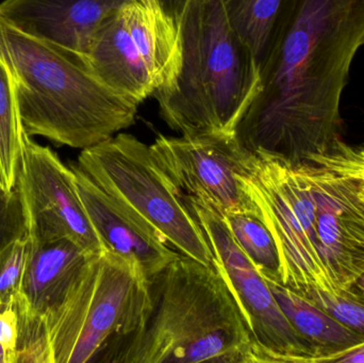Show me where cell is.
I'll use <instances>...</instances> for the list:
<instances>
[{
  "mask_svg": "<svg viewBox=\"0 0 364 363\" xmlns=\"http://www.w3.org/2000/svg\"><path fill=\"white\" fill-rule=\"evenodd\" d=\"M27 136L19 114L14 80L0 55V194L14 191Z\"/></svg>",
  "mask_w": 364,
  "mask_h": 363,
  "instance_id": "18",
  "label": "cell"
},
{
  "mask_svg": "<svg viewBox=\"0 0 364 363\" xmlns=\"http://www.w3.org/2000/svg\"><path fill=\"white\" fill-rule=\"evenodd\" d=\"M311 183L323 260L340 289L364 273V200L359 183L314 164H301Z\"/></svg>",
  "mask_w": 364,
  "mask_h": 363,
  "instance_id": "12",
  "label": "cell"
},
{
  "mask_svg": "<svg viewBox=\"0 0 364 363\" xmlns=\"http://www.w3.org/2000/svg\"><path fill=\"white\" fill-rule=\"evenodd\" d=\"M178 49L176 28L155 9L136 1L102 23L85 65L100 82L139 106L168 80Z\"/></svg>",
  "mask_w": 364,
  "mask_h": 363,
  "instance_id": "8",
  "label": "cell"
},
{
  "mask_svg": "<svg viewBox=\"0 0 364 363\" xmlns=\"http://www.w3.org/2000/svg\"><path fill=\"white\" fill-rule=\"evenodd\" d=\"M240 179L277 245L282 285L340 291L321 254L316 198L301 166L254 155Z\"/></svg>",
  "mask_w": 364,
  "mask_h": 363,
  "instance_id": "7",
  "label": "cell"
},
{
  "mask_svg": "<svg viewBox=\"0 0 364 363\" xmlns=\"http://www.w3.org/2000/svg\"><path fill=\"white\" fill-rule=\"evenodd\" d=\"M309 164L364 185V148L350 146L340 140L328 153L314 156Z\"/></svg>",
  "mask_w": 364,
  "mask_h": 363,
  "instance_id": "22",
  "label": "cell"
},
{
  "mask_svg": "<svg viewBox=\"0 0 364 363\" xmlns=\"http://www.w3.org/2000/svg\"><path fill=\"white\" fill-rule=\"evenodd\" d=\"M90 256L68 240L30 241L27 268L15 303L19 324L16 363L47 362L43 321Z\"/></svg>",
  "mask_w": 364,
  "mask_h": 363,
  "instance_id": "13",
  "label": "cell"
},
{
  "mask_svg": "<svg viewBox=\"0 0 364 363\" xmlns=\"http://www.w3.org/2000/svg\"><path fill=\"white\" fill-rule=\"evenodd\" d=\"M95 362L260 363L247 322L220 269L181 254L145 279L127 330Z\"/></svg>",
  "mask_w": 364,
  "mask_h": 363,
  "instance_id": "2",
  "label": "cell"
},
{
  "mask_svg": "<svg viewBox=\"0 0 364 363\" xmlns=\"http://www.w3.org/2000/svg\"><path fill=\"white\" fill-rule=\"evenodd\" d=\"M342 290H346L353 298H356L359 302L363 303L364 304V273L361 276H359L350 287Z\"/></svg>",
  "mask_w": 364,
  "mask_h": 363,
  "instance_id": "27",
  "label": "cell"
},
{
  "mask_svg": "<svg viewBox=\"0 0 364 363\" xmlns=\"http://www.w3.org/2000/svg\"><path fill=\"white\" fill-rule=\"evenodd\" d=\"M299 293L353 332L364 337V304L353 298L346 290L328 292L310 289Z\"/></svg>",
  "mask_w": 364,
  "mask_h": 363,
  "instance_id": "21",
  "label": "cell"
},
{
  "mask_svg": "<svg viewBox=\"0 0 364 363\" xmlns=\"http://www.w3.org/2000/svg\"><path fill=\"white\" fill-rule=\"evenodd\" d=\"M68 166L83 208L105 251L138 264L146 278L179 255L149 224L94 183L75 162Z\"/></svg>",
  "mask_w": 364,
  "mask_h": 363,
  "instance_id": "15",
  "label": "cell"
},
{
  "mask_svg": "<svg viewBox=\"0 0 364 363\" xmlns=\"http://www.w3.org/2000/svg\"><path fill=\"white\" fill-rule=\"evenodd\" d=\"M178 44L172 74L154 94L162 119L181 136L235 132L258 93L260 70L220 0H193Z\"/></svg>",
  "mask_w": 364,
  "mask_h": 363,
  "instance_id": "3",
  "label": "cell"
},
{
  "mask_svg": "<svg viewBox=\"0 0 364 363\" xmlns=\"http://www.w3.org/2000/svg\"><path fill=\"white\" fill-rule=\"evenodd\" d=\"M363 148H364V146H363Z\"/></svg>",
  "mask_w": 364,
  "mask_h": 363,
  "instance_id": "30",
  "label": "cell"
},
{
  "mask_svg": "<svg viewBox=\"0 0 364 363\" xmlns=\"http://www.w3.org/2000/svg\"><path fill=\"white\" fill-rule=\"evenodd\" d=\"M0 363H10L8 354H6V350L4 349L1 343H0Z\"/></svg>",
  "mask_w": 364,
  "mask_h": 363,
  "instance_id": "28",
  "label": "cell"
},
{
  "mask_svg": "<svg viewBox=\"0 0 364 363\" xmlns=\"http://www.w3.org/2000/svg\"><path fill=\"white\" fill-rule=\"evenodd\" d=\"M145 6L155 9L179 31L182 19L193 0H139Z\"/></svg>",
  "mask_w": 364,
  "mask_h": 363,
  "instance_id": "25",
  "label": "cell"
},
{
  "mask_svg": "<svg viewBox=\"0 0 364 363\" xmlns=\"http://www.w3.org/2000/svg\"><path fill=\"white\" fill-rule=\"evenodd\" d=\"M26 134L82 149L134 125L138 104L100 82L85 64L0 21Z\"/></svg>",
  "mask_w": 364,
  "mask_h": 363,
  "instance_id": "4",
  "label": "cell"
},
{
  "mask_svg": "<svg viewBox=\"0 0 364 363\" xmlns=\"http://www.w3.org/2000/svg\"><path fill=\"white\" fill-rule=\"evenodd\" d=\"M265 281L291 325L314 347L316 355L311 363H320L326 356L363 342V336L333 319L299 292L279 281Z\"/></svg>",
  "mask_w": 364,
  "mask_h": 363,
  "instance_id": "16",
  "label": "cell"
},
{
  "mask_svg": "<svg viewBox=\"0 0 364 363\" xmlns=\"http://www.w3.org/2000/svg\"><path fill=\"white\" fill-rule=\"evenodd\" d=\"M19 324L15 305L0 306V343L8 354L10 363H16Z\"/></svg>",
  "mask_w": 364,
  "mask_h": 363,
  "instance_id": "24",
  "label": "cell"
},
{
  "mask_svg": "<svg viewBox=\"0 0 364 363\" xmlns=\"http://www.w3.org/2000/svg\"><path fill=\"white\" fill-rule=\"evenodd\" d=\"M182 197L207 234L215 266L247 322L259 362L311 363L316 355L311 343L291 325L267 281L237 246L223 217L203 200Z\"/></svg>",
  "mask_w": 364,
  "mask_h": 363,
  "instance_id": "9",
  "label": "cell"
},
{
  "mask_svg": "<svg viewBox=\"0 0 364 363\" xmlns=\"http://www.w3.org/2000/svg\"><path fill=\"white\" fill-rule=\"evenodd\" d=\"M151 153L182 196L203 200L220 215L250 213L258 209L240 176L254 153L235 132L194 136H159Z\"/></svg>",
  "mask_w": 364,
  "mask_h": 363,
  "instance_id": "10",
  "label": "cell"
},
{
  "mask_svg": "<svg viewBox=\"0 0 364 363\" xmlns=\"http://www.w3.org/2000/svg\"><path fill=\"white\" fill-rule=\"evenodd\" d=\"M359 196L364 200V185L359 183Z\"/></svg>",
  "mask_w": 364,
  "mask_h": 363,
  "instance_id": "29",
  "label": "cell"
},
{
  "mask_svg": "<svg viewBox=\"0 0 364 363\" xmlns=\"http://www.w3.org/2000/svg\"><path fill=\"white\" fill-rule=\"evenodd\" d=\"M138 264L112 251L91 255L43 321L48 363L95 362L127 330L144 291Z\"/></svg>",
  "mask_w": 364,
  "mask_h": 363,
  "instance_id": "5",
  "label": "cell"
},
{
  "mask_svg": "<svg viewBox=\"0 0 364 363\" xmlns=\"http://www.w3.org/2000/svg\"><path fill=\"white\" fill-rule=\"evenodd\" d=\"M229 25L264 66L286 29L297 0H220Z\"/></svg>",
  "mask_w": 364,
  "mask_h": 363,
  "instance_id": "17",
  "label": "cell"
},
{
  "mask_svg": "<svg viewBox=\"0 0 364 363\" xmlns=\"http://www.w3.org/2000/svg\"><path fill=\"white\" fill-rule=\"evenodd\" d=\"M139 0H2L0 21L85 64L102 23Z\"/></svg>",
  "mask_w": 364,
  "mask_h": 363,
  "instance_id": "14",
  "label": "cell"
},
{
  "mask_svg": "<svg viewBox=\"0 0 364 363\" xmlns=\"http://www.w3.org/2000/svg\"><path fill=\"white\" fill-rule=\"evenodd\" d=\"M237 246L261 276L282 283L279 251L269 228L250 213L220 215Z\"/></svg>",
  "mask_w": 364,
  "mask_h": 363,
  "instance_id": "19",
  "label": "cell"
},
{
  "mask_svg": "<svg viewBox=\"0 0 364 363\" xmlns=\"http://www.w3.org/2000/svg\"><path fill=\"white\" fill-rule=\"evenodd\" d=\"M323 362L364 363V341L346 351L326 356L320 362Z\"/></svg>",
  "mask_w": 364,
  "mask_h": 363,
  "instance_id": "26",
  "label": "cell"
},
{
  "mask_svg": "<svg viewBox=\"0 0 364 363\" xmlns=\"http://www.w3.org/2000/svg\"><path fill=\"white\" fill-rule=\"evenodd\" d=\"M364 46V0H297L235 136L258 157L309 164L342 140L341 98Z\"/></svg>",
  "mask_w": 364,
  "mask_h": 363,
  "instance_id": "1",
  "label": "cell"
},
{
  "mask_svg": "<svg viewBox=\"0 0 364 363\" xmlns=\"http://www.w3.org/2000/svg\"><path fill=\"white\" fill-rule=\"evenodd\" d=\"M29 251L30 239L26 234L14 237L0 247V306L16 303Z\"/></svg>",
  "mask_w": 364,
  "mask_h": 363,
  "instance_id": "20",
  "label": "cell"
},
{
  "mask_svg": "<svg viewBox=\"0 0 364 363\" xmlns=\"http://www.w3.org/2000/svg\"><path fill=\"white\" fill-rule=\"evenodd\" d=\"M26 234L16 189L0 194V247L19 234Z\"/></svg>",
  "mask_w": 364,
  "mask_h": 363,
  "instance_id": "23",
  "label": "cell"
},
{
  "mask_svg": "<svg viewBox=\"0 0 364 363\" xmlns=\"http://www.w3.org/2000/svg\"><path fill=\"white\" fill-rule=\"evenodd\" d=\"M15 189L31 242L68 240L90 255L105 251L79 197L72 168L29 136Z\"/></svg>",
  "mask_w": 364,
  "mask_h": 363,
  "instance_id": "11",
  "label": "cell"
},
{
  "mask_svg": "<svg viewBox=\"0 0 364 363\" xmlns=\"http://www.w3.org/2000/svg\"><path fill=\"white\" fill-rule=\"evenodd\" d=\"M75 163L176 253L205 266L215 264L205 230L156 161L151 145L132 134H117L82 149Z\"/></svg>",
  "mask_w": 364,
  "mask_h": 363,
  "instance_id": "6",
  "label": "cell"
}]
</instances>
